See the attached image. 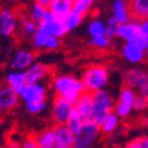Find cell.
<instances>
[{"instance_id":"cell-23","label":"cell","mask_w":148,"mask_h":148,"mask_svg":"<svg viewBox=\"0 0 148 148\" xmlns=\"http://www.w3.org/2000/svg\"><path fill=\"white\" fill-rule=\"evenodd\" d=\"M36 143L39 148H55V135L54 129L49 128L41 132L36 136Z\"/></svg>"},{"instance_id":"cell-11","label":"cell","mask_w":148,"mask_h":148,"mask_svg":"<svg viewBox=\"0 0 148 148\" xmlns=\"http://www.w3.org/2000/svg\"><path fill=\"white\" fill-rule=\"evenodd\" d=\"M33 46L40 51H57L60 47V38L38 29L33 35Z\"/></svg>"},{"instance_id":"cell-33","label":"cell","mask_w":148,"mask_h":148,"mask_svg":"<svg viewBox=\"0 0 148 148\" xmlns=\"http://www.w3.org/2000/svg\"><path fill=\"white\" fill-rule=\"evenodd\" d=\"M92 5H93V4H90L88 0H74L73 11L85 16V15L90 11Z\"/></svg>"},{"instance_id":"cell-12","label":"cell","mask_w":148,"mask_h":148,"mask_svg":"<svg viewBox=\"0 0 148 148\" xmlns=\"http://www.w3.org/2000/svg\"><path fill=\"white\" fill-rule=\"evenodd\" d=\"M18 16L10 10H3L0 12V35L11 36L18 28Z\"/></svg>"},{"instance_id":"cell-41","label":"cell","mask_w":148,"mask_h":148,"mask_svg":"<svg viewBox=\"0 0 148 148\" xmlns=\"http://www.w3.org/2000/svg\"><path fill=\"white\" fill-rule=\"evenodd\" d=\"M0 120H1V110H0Z\"/></svg>"},{"instance_id":"cell-3","label":"cell","mask_w":148,"mask_h":148,"mask_svg":"<svg viewBox=\"0 0 148 148\" xmlns=\"http://www.w3.org/2000/svg\"><path fill=\"white\" fill-rule=\"evenodd\" d=\"M101 135L100 126L92 119L85 120L81 128L74 134V148H89L94 146Z\"/></svg>"},{"instance_id":"cell-9","label":"cell","mask_w":148,"mask_h":148,"mask_svg":"<svg viewBox=\"0 0 148 148\" xmlns=\"http://www.w3.org/2000/svg\"><path fill=\"white\" fill-rule=\"evenodd\" d=\"M141 33V20H128L122 23L116 28V38H120L125 42L136 40Z\"/></svg>"},{"instance_id":"cell-27","label":"cell","mask_w":148,"mask_h":148,"mask_svg":"<svg viewBox=\"0 0 148 148\" xmlns=\"http://www.w3.org/2000/svg\"><path fill=\"white\" fill-rule=\"evenodd\" d=\"M88 34L89 36H99L106 34V23L100 19L92 20L88 25Z\"/></svg>"},{"instance_id":"cell-16","label":"cell","mask_w":148,"mask_h":148,"mask_svg":"<svg viewBox=\"0 0 148 148\" xmlns=\"http://www.w3.org/2000/svg\"><path fill=\"white\" fill-rule=\"evenodd\" d=\"M19 94L15 89L11 86L0 87V110L1 112H7L14 108L19 101Z\"/></svg>"},{"instance_id":"cell-17","label":"cell","mask_w":148,"mask_h":148,"mask_svg":"<svg viewBox=\"0 0 148 148\" xmlns=\"http://www.w3.org/2000/svg\"><path fill=\"white\" fill-rule=\"evenodd\" d=\"M122 57L126 61L131 62V64H140L145 59V55H146V51H143L141 47H139L134 41H127L122 49Z\"/></svg>"},{"instance_id":"cell-4","label":"cell","mask_w":148,"mask_h":148,"mask_svg":"<svg viewBox=\"0 0 148 148\" xmlns=\"http://www.w3.org/2000/svg\"><path fill=\"white\" fill-rule=\"evenodd\" d=\"M93 99H94V109H93L92 120L95 121L98 125H100L108 113L113 112L115 101H114L112 94H109L105 89L94 92Z\"/></svg>"},{"instance_id":"cell-22","label":"cell","mask_w":148,"mask_h":148,"mask_svg":"<svg viewBox=\"0 0 148 148\" xmlns=\"http://www.w3.org/2000/svg\"><path fill=\"white\" fill-rule=\"evenodd\" d=\"M6 82L8 86H11L13 89H15L16 92H19L23 86L25 84H27L26 81V74L25 71H16L13 69L12 72H10L6 75Z\"/></svg>"},{"instance_id":"cell-5","label":"cell","mask_w":148,"mask_h":148,"mask_svg":"<svg viewBox=\"0 0 148 148\" xmlns=\"http://www.w3.org/2000/svg\"><path fill=\"white\" fill-rule=\"evenodd\" d=\"M74 112V102L57 95L52 103L51 115L55 125H67L69 118Z\"/></svg>"},{"instance_id":"cell-26","label":"cell","mask_w":148,"mask_h":148,"mask_svg":"<svg viewBox=\"0 0 148 148\" xmlns=\"http://www.w3.org/2000/svg\"><path fill=\"white\" fill-rule=\"evenodd\" d=\"M138 97V92L129 87V86H125L123 88H121L120 90V94H119V101L120 102H123V103H127V105H132L134 107V101Z\"/></svg>"},{"instance_id":"cell-37","label":"cell","mask_w":148,"mask_h":148,"mask_svg":"<svg viewBox=\"0 0 148 148\" xmlns=\"http://www.w3.org/2000/svg\"><path fill=\"white\" fill-rule=\"evenodd\" d=\"M147 108H148V98L138 94L134 101V109L139 110V112H142V110H146Z\"/></svg>"},{"instance_id":"cell-30","label":"cell","mask_w":148,"mask_h":148,"mask_svg":"<svg viewBox=\"0 0 148 148\" xmlns=\"http://www.w3.org/2000/svg\"><path fill=\"white\" fill-rule=\"evenodd\" d=\"M133 109H134V107L132 105H127V103H123V102H120V101H118L114 106V112L120 119L128 118L132 114Z\"/></svg>"},{"instance_id":"cell-25","label":"cell","mask_w":148,"mask_h":148,"mask_svg":"<svg viewBox=\"0 0 148 148\" xmlns=\"http://www.w3.org/2000/svg\"><path fill=\"white\" fill-rule=\"evenodd\" d=\"M48 12H49L48 7L41 5V4L38 3V1H35V3L31 6V8H29V18H31L32 20H34L36 24H39V23L44 19V18H45V15H46Z\"/></svg>"},{"instance_id":"cell-14","label":"cell","mask_w":148,"mask_h":148,"mask_svg":"<svg viewBox=\"0 0 148 148\" xmlns=\"http://www.w3.org/2000/svg\"><path fill=\"white\" fill-rule=\"evenodd\" d=\"M34 53L28 49H18L11 58V67L16 71H26L34 62Z\"/></svg>"},{"instance_id":"cell-40","label":"cell","mask_w":148,"mask_h":148,"mask_svg":"<svg viewBox=\"0 0 148 148\" xmlns=\"http://www.w3.org/2000/svg\"><path fill=\"white\" fill-rule=\"evenodd\" d=\"M88 1H89L90 4H94V3H97V1H98V0H88Z\"/></svg>"},{"instance_id":"cell-38","label":"cell","mask_w":148,"mask_h":148,"mask_svg":"<svg viewBox=\"0 0 148 148\" xmlns=\"http://www.w3.org/2000/svg\"><path fill=\"white\" fill-rule=\"evenodd\" d=\"M21 147H24V148H35V147H38L36 138L35 136H27L26 139L23 140Z\"/></svg>"},{"instance_id":"cell-6","label":"cell","mask_w":148,"mask_h":148,"mask_svg":"<svg viewBox=\"0 0 148 148\" xmlns=\"http://www.w3.org/2000/svg\"><path fill=\"white\" fill-rule=\"evenodd\" d=\"M125 82L127 86L134 88L138 94L148 98V73L142 68H132L126 72Z\"/></svg>"},{"instance_id":"cell-31","label":"cell","mask_w":148,"mask_h":148,"mask_svg":"<svg viewBox=\"0 0 148 148\" xmlns=\"http://www.w3.org/2000/svg\"><path fill=\"white\" fill-rule=\"evenodd\" d=\"M109 44H110V39L106 34L99 35V36H90V40H89V45L98 49H106L109 47Z\"/></svg>"},{"instance_id":"cell-15","label":"cell","mask_w":148,"mask_h":148,"mask_svg":"<svg viewBox=\"0 0 148 148\" xmlns=\"http://www.w3.org/2000/svg\"><path fill=\"white\" fill-rule=\"evenodd\" d=\"M55 135V148H71L74 142V134L67 125H57L53 127Z\"/></svg>"},{"instance_id":"cell-35","label":"cell","mask_w":148,"mask_h":148,"mask_svg":"<svg viewBox=\"0 0 148 148\" xmlns=\"http://www.w3.org/2000/svg\"><path fill=\"white\" fill-rule=\"evenodd\" d=\"M119 24L113 20L112 18H109L108 21L106 23V35L108 36L109 39H113L116 36V28H118Z\"/></svg>"},{"instance_id":"cell-29","label":"cell","mask_w":148,"mask_h":148,"mask_svg":"<svg viewBox=\"0 0 148 148\" xmlns=\"http://www.w3.org/2000/svg\"><path fill=\"white\" fill-rule=\"evenodd\" d=\"M84 122H85V119L80 114H78L75 112V109H74L72 116L69 118V120L67 122V126H68V128L71 129V131L73 132V134H75L79 131V129L81 128V126L84 125Z\"/></svg>"},{"instance_id":"cell-2","label":"cell","mask_w":148,"mask_h":148,"mask_svg":"<svg viewBox=\"0 0 148 148\" xmlns=\"http://www.w3.org/2000/svg\"><path fill=\"white\" fill-rule=\"evenodd\" d=\"M81 80L86 90L94 93L97 90L105 89L109 80V73L103 65H92L85 71Z\"/></svg>"},{"instance_id":"cell-20","label":"cell","mask_w":148,"mask_h":148,"mask_svg":"<svg viewBox=\"0 0 148 148\" xmlns=\"http://www.w3.org/2000/svg\"><path fill=\"white\" fill-rule=\"evenodd\" d=\"M129 11L136 20L148 19V0H129Z\"/></svg>"},{"instance_id":"cell-19","label":"cell","mask_w":148,"mask_h":148,"mask_svg":"<svg viewBox=\"0 0 148 148\" xmlns=\"http://www.w3.org/2000/svg\"><path fill=\"white\" fill-rule=\"evenodd\" d=\"M119 125H120V118L115 114V112L108 113L102 120V122L99 125L101 134L105 136H110L116 132V129L119 128Z\"/></svg>"},{"instance_id":"cell-7","label":"cell","mask_w":148,"mask_h":148,"mask_svg":"<svg viewBox=\"0 0 148 148\" xmlns=\"http://www.w3.org/2000/svg\"><path fill=\"white\" fill-rule=\"evenodd\" d=\"M19 98L24 101V103H35L46 100L47 98V88L41 82L25 84L23 88L18 92Z\"/></svg>"},{"instance_id":"cell-32","label":"cell","mask_w":148,"mask_h":148,"mask_svg":"<svg viewBox=\"0 0 148 148\" xmlns=\"http://www.w3.org/2000/svg\"><path fill=\"white\" fill-rule=\"evenodd\" d=\"M21 31L25 35H34L35 32L38 31V24L31 18H23L21 20Z\"/></svg>"},{"instance_id":"cell-8","label":"cell","mask_w":148,"mask_h":148,"mask_svg":"<svg viewBox=\"0 0 148 148\" xmlns=\"http://www.w3.org/2000/svg\"><path fill=\"white\" fill-rule=\"evenodd\" d=\"M38 29L46 34L57 36V38H62L67 33V31L64 26L62 19L61 18H58L57 15H54L51 12H48L45 15L44 19L38 24Z\"/></svg>"},{"instance_id":"cell-13","label":"cell","mask_w":148,"mask_h":148,"mask_svg":"<svg viewBox=\"0 0 148 148\" xmlns=\"http://www.w3.org/2000/svg\"><path fill=\"white\" fill-rule=\"evenodd\" d=\"M51 73L49 67L44 64V62H39V61H34L26 71V81L29 84L33 82H41L42 80H45Z\"/></svg>"},{"instance_id":"cell-21","label":"cell","mask_w":148,"mask_h":148,"mask_svg":"<svg viewBox=\"0 0 148 148\" xmlns=\"http://www.w3.org/2000/svg\"><path fill=\"white\" fill-rule=\"evenodd\" d=\"M73 4L74 0H52L48 10L51 13L62 19L66 14H68L73 10Z\"/></svg>"},{"instance_id":"cell-1","label":"cell","mask_w":148,"mask_h":148,"mask_svg":"<svg viewBox=\"0 0 148 148\" xmlns=\"http://www.w3.org/2000/svg\"><path fill=\"white\" fill-rule=\"evenodd\" d=\"M52 86L57 95H60L72 102H75L84 92H86L82 80L69 74H60L54 77L52 80Z\"/></svg>"},{"instance_id":"cell-24","label":"cell","mask_w":148,"mask_h":148,"mask_svg":"<svg viewBox=\"0 0 148 148\" xmlns=\"http://www.w3.org/2000/svg\"><path fill=\"white\" fill-rule=\"evenodd\" d=\"M82 19H84V15L74 12L73 10L66 14L64 18H62V23H64V26L66 28L67 32H72L75 28H78L80 26V24L82 23Z\"/></svg>"},{"instance_id":"cell-28","label":"cell","mask_w":148,"mask_h":148,"mask_svg":"<svg viewBox=\"0 0 148 148\" xmlns=\"http://www.w3.org/2000/svg\"><path fill=\"white\" fill-rule=\"evenodd\" d=\"M134 42L143 51H148V19L141 20V33L139 38L134 40Z\"/></svg>"},{"instance_id":"cell-18","label":"cell","mask_w":148,"mask_h":148,"mask_svg":"<svg viewBox=\"0 0 148 148\" xmlns=\"http://www.w3.org/2000/svg\"><path fill=\"white\" fill-rule=\"evenodd\" d=\"M112 18L119 25L131 20V11H129V3L127 0H113L112 3Z\"/></svg>"},{"instance_id":"cell-34","label":"cell","mask_w":148,"mask_h":148,"mask_svg":"<svg viewBox=\"0 0 148 148\" xmlns=\"http://www.w3.org/2000/svg\"><path fill=\"white\" fill-rule=\"evenodd\" d=\"M46 107H47V101L46 100L40 101V102H35V103H26L25 105L26 110H27L29 114H32V115L41 113L42 110L46 109Z\"/></svg>"},{"instance_id":"cell-10","label":"cell","mask_w":148,"mask_h":148,"mask_svg":"<svg viewBox=\"0 0 148 148\" xmlns=\"http://www.w3.org/2000/svg\"><path fill=\"white\" fill-rule=\"evenodd\" d=\"M74 109L78 114H80L85 120L92 119L94 109V99L92 92H84V93L74 102Z\"/></svg>"},{"instance_id":"cell-36","label":"cell","mask_w":148,"mask_h":148,"mask_svg":"<svg viewBox=\"0 0 148 148\" xmlns=\"http://www.w3.org/2000/svg\"><path fill=\"white\" fill-rule=\"evenodd\" d=\"M126 146L129 148H148V136H142L131 140Z\"/></svg>"},{"instance_id":"cell-39","label":"cell","mask_w":148,"mask_h":148,"mask_svg":"<svg viewBox=\"0 0 148 148\" xmlns=\"http://www.w3.org/2000/svg\"><path fill=\"white\" fill-rule=\"evenodd\" d=\"M35 1H38V3H40L41 5L48 7V6L51 5V3H52V0H35Z\"/></svg>"}]
</instances>
